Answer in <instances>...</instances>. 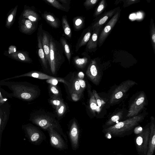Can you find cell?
<instances>
[{
	"mask_svg": "<svg viewBox=\"0 0 155 155\" xmlns=\"http://www.w3.org/2000/svg\"><path fill=\"white\" fill-rule=\"evenodd\" d=\"M58 1L60 2H61L63 4V5L64 6V4L66 5V4H69V1L66 0H59Z\"/></svg>",
	"mask_w": 155,
	"mask_h": 155,
	"instance_id": "46",
	"label": "cell"
},
{
	"mask_svg": "<svg viewBox=\"0 0 155 155\" xmlns=\"http://www.w3.org/2000/svg\"><path fill=\"white\" fill-rule=\"evenodd\" d=\"M92 93L94 96L98 107L101 109L104 104L103 101L95 90H93Z\"/></svg>",
	"mask_w": 155,
	"mask_h": 155,
	"instance_id": "34",
	"label": "cell"
},
{
	"mask_svg": "<svg viewBox=\"0 0 155 155\" xmlns=\"http://www.w3.org/2000/svg\"><path fill=\"white\" fill-rule=\"evenodd\" d=\"M24 76L30 77L42 80H48L54 78H55V77L49 76L39 71H33L29 72L22 75H20L18 76H16L15 77L10 78H14Z\"/></svg>",
	"mask_w": 155,
	"mask_h": 155,
	"instance_id": "19",
	"label": "cell"
},
{
	"mask_svg": "<svg viewBox=\"0 0 155 155\" xmlns=\"http://www.w3.org/2000/svg\"><path fill=\"white\" fill-rule=\"evenodd\" d=\"M3 104L0 105V149L1 147L2 134L6 124L8 118V114L9 110H5L2 107Z\"/></svg>",
	"mask_w": 155,
	"mask_h": 155,
	"instance_id": "16",
	"label": "cell"
},
{
	"mask_svg": "<svg viewBox=\"0 0 155 155\" xmlns=\"http://www.w3.org/2000/svg\"><path fill=\"white\" fill-rule=\"evenodd\" d=\"M145 104V95L142 92L137 96L130 105L127 117H131L137 115Z\"/></svg>",
	"mask_w": 155,
	"mask_h": 155,
	"instance_id": "9",
	"label": "cell"
},
{
	"mask_svg": "<svg viewBox=\"0 0 155 155\" xmlns=\"http://www.w3.org/2000/svg\"><path fill=\"white\" fill-rule=\"evenodd\" d=\"M89 106L91 112L94 114H95L96 111L98 112L101 110L97 105L96 101L92 93L91 94L89 100Z\"/></svg>",
	"mask_w": 155,
	"mask_h": 155,
	"instance_id": "26",
	"label": "cell"
},
{
	"mask_svg": "<svg viewBox=\"0 0 155 155\" xmlns=\"http://www.w3.org/2000/svg\"><path fill=\"white\" fill-rule=\"evenodd\" d=\"M74 63L76 66L79 68H84L87 64L88 61L87 58L84 57L80 58L78 56L74 58Z\"/></svg>",
	"mask_w": 155,
	"mask_h": 155,
	"instance_id": "27",
	"label": "cell"
},
{
	"mask_svg": "<svg viewBox=\"0 0 155 155\" xmlns=\"http://www.w3.org/2000/svg\"><path fill=\"white\" fill-rule=\"evenodd\" d=\"M101 28V27H99L93 30L92 34L87 45L88 49H94L97 47L98 37Z\"/></svg>",
	"mask_w": 155,
	"mask_h": 155,
	"instance_id": "17",
	"label": "cell"
},
{
	"mask_svg": "<svg viewBox=\"0 0 155 155\" xmlns=\"http://www.w3.org/2000/svg\"><path fill=\"white\" fill-rule=\"evenodd\" d=\"M105 7V1L102 0L100 2L97 8L95 10L94 14L95 16H97L100 15L104 10Z\"/></svg>",
	"mask_w": 155,
	"mask_h": 155,
	"instance_id": "32",
	"label": "cell"
},
{
	"mask_svg": "<svg viewBox=\"0 0 155 155\" xmlns=\"http://www.w3.org/2000/svg\"><path fill=\"white\" fill-rule=\"evenodd\" d=\"M25 25L26 28L27 29V30H31L34 28L31 21L29 20H26L25 21Z\"/></svg>",
	"mask_w": 155,
	"mask_h": 155,
	"instance_id": "39",
	"label": "cell"
},
{
	"mask_svg": "<svg viewBox=\"0 0 155 155\" xmlns=\"http://www.w3.org/2000/svg\"><path fill=\"white\" fill-rule=\"evenodd\" d=\"M47 131L49 134L50 143L51 146L59 150L67 149V143L58 132L52 128L49 129Z\"/></svg>",
	"mask_w": 155,
	"mask_h": 155,
	"instance_id": "8",
	"label": "cell"
},
{
	"mask_svg": "<svg viewBox=\"0 0 155 155\" xmlns=\"http://www.w3.org/2000/svg\"><path fill=\"white\" fill-rule=\"evenodd\" d=\"M116 155H123V154H117Z\"/></svg>",
	"mask_w": 155,
	"mask_h": 155,
	"instance_id": "48",
	"label": "cell"
},
{
	"mask_svg": "<svg viewBox=\"0 0 155 155\" xmlns=\"http://www.w3.org/2000/svg\"><path fill=\"white\" fill-rule=\"evenodd\" d=\"M18 58L22 61H24L25 60V57L24 55L21 53H19L18 54Z\"/></svg>",
	"mask_w": 155,
	"mask_h": 155,
	"instance_id": "45",
	"label": "cell"
},
{
	"mask_svg": "<svg viewBox=\"0 0 155 155\" xmlns=\"http://www.w3.org/2000/svg\"><path fill=\"white\" fill-rule=\"evenodd\" d=\"M28 18L29 20L32 22H36L38 19V15L35 12L33 11L29 12L28 13Z\"/></svg>",
	"mask_w": 155,
	"mask_h": 155,
	"instance_id": "36",
	"label": "cell"
},
{
	"mask_svg": "<svg viewBox=\"0 0 155 155\" xmlns=\"http://www.w3.org/2000/svg\"><path fill=\"white\" fill-rule=\"evenodd\" d=\"M71 93V97L72 100L75 101H76L79 100L81 95L78 94L74 93Z\"/></svg>",
	"mask_w": 155,
	"mask_h": 155,
	"instance_id": "42",
	"label": "cell"
},
{
	"mask_svg": "<svg viewBox=\"0 0 155 155\" xmlns=\"http://www.w3.org/2000/svg\"><path fill=\"white\" fill-rule=\"evenodd\" d=\"M60 41L63 49L64 52L70 63L71 56L70 46L66 39L64 37H61L60 38Z\"/></svg>",
	"mask_w": 155,
	"mask_h": 155,
	"instance_id": "22",
	"label": "cell"
},
{
	"mask_svg": "<svg viewBox=\"0 0 155 155\" xmlns=\"http://www.w3.org/2000/svg\"><path fill=\"white\" fill-rule=\"evenodd\" d=\"M42 34L40 32L38 38V55L43 65L46 69L48 68V62L46 59L45 53L43 48L42 40Z\"/></svg>",
	"mask_w": 155,
	"mask_h": 155,
	"instance_id": "18",
	"label": "cell"
},
{
	"mask_svg": "<svg viewBox=\"0 0 155 155\" xmlns=\"http://www.w3.org/2000/svg\"><path fill=\"white\" fill-rule=\"evenodd\" d=\"M123 111H120L112 116L105 123L104 128H106L115 124L116 122L122 117Z\"/></svg>",
	"mask_w": 155,
	"mask_h": 155,
	"instance_id": "21",
	"label": "cell"
},
{
	"mask_svg": "<svg viewBox=\"0 0 155 155\" xmlns=\"http://www.w3.org/2000/svg\"><path fill=\"white\" fill-rule=\"evenodd\" d=\"M117 11V8H115L106 12L102 15L92 24V28L93 30L99 27H101L102 26L108 19L111 18Z\"/></svg>",
	"mask_w": 155,
	"mask_h": 155,
	"instance_id": "14",
	"label": "cell"
},
{
	"mask_svg": "<svg viewBox=\"0 0 155 155\" xmlns=\"http://www.w3.org/2000/svg\"><path fill=\"white\" fill-rule=\"evenodd\" d=\"M43 16L47 22L53 27L57 28L59 27L60 22L53 15L49 13H45L43 14Z\"/></svg>",
	"mask_w": 155,
	"mask_h": 155,
	"instance_id": "20",
	"label": "cell"
},
{
	"mask_svg": "<svg viewBox=\"0 0 155 155\" xmlns=\"http://www.w3.org/2000/svg\"><path fill=\"white\" fill-rule=\"evenodd\" d=\"M98 1V0H87L85 1L84 5L86 8L92 7Z\"/></svg>",
	"mask_w": 155,
	"mask_h": 155,
	"instance_id": "38",
	"label": "cell"
},
{
	"mask_svg": "<svg viewBox=\"0 0 155 155\" xmlns=\"http://www.w3.org/2000/svg\"><path fill=\"white\" fill-rule=\"evenodd\" d=\"M22 128L25 137L31 144L39 145L46 139L44 133L39 128L30 124L22 125Z\"/></svg>",
	"mask_w": 155,
	"mask_h": 155,
	"instance_id": "4",
	"label": "cell"
},
{
	"mask_svg": "<svg viewBox=\"0 0 155 155\" xmlns=\"http://www.w3.org/2000/svg\"><path fill=\"white\" fill-rule=\"evenodd\" d=\"M61 22L65 34L68 37L71 38L72 35L71 31L66 16H63Z\"/></svg>",
	"mask_w": 155,
	"mask_h": 155,
	"instance_id": "24",
	"label": "cell"
},
{
	"mask_svg": "<svg viewBox=\"0 0 155 155\" xmlns=\"http://www.w3.org/2000/svg\"><path fill=\"white\" fill-rule=\"evenodd\" d=\"M31 121L42 129L47 130L52 128L58 132L67 143L66 135L64 133L59 122L54 118L46 115H38L34 116Z\"/></svg>",
	"mask_w": 155,
	"mask_h": 155,
	"instance_id": "3",
	"label": "cell"
},
{
	"mask_svg": "<svg viewBox=\"0 0 155 155\" xmlns=\"http://www.w3.org/2000/svg\"><path fill=\"white\" fill-rule=\"evenodd\" d=\"M46 82L50 84L55 86H57L58 82L63 83L68 86V82L63 78L57 77H55L54 78L51 79H48L46 81Z\"/></svg>",
	"mask_w": 155,
	"mask_h": 155,
	"instance_id": "31",
	"label": "cell"
},
{
	"mask_svg": "<svg viewBox=\"0 0 155 155\" xmlns=\"http://www.w3.org/2000/svg\"><path fill=\"white\" fill-rule=\"evenodd\" d=\"M80 131L76 121L74 120L69 129L68 136L72 149L73 150H77L79 147Z\"/></svg>",
	"mask_w": 155,
	"mask_h": 155,
	"instance_id": "11",
	"label": "cell"
},
{
	"mask_svg": "<svg viewBox=\"0 0 155 155\" xmlns=\"http://www.w3.org/2000/svg\"><path fill=\"white\" fill-rule=\"evenodd\" d=\"M86 74L94 84L96 85L99 84L101 80V74L95 60L91 61L87 70Z\"/></svg>",
	"mask_w": 155,
	"mask_h": 155,
	"instance_id": "12",
	"label": "cell"
},
{
	"mask_svg": "<svg viewBox=\"0 0 155 155\" xmlns=\"http://www.w3.org/2000/svg\"><path fill=\"white\" fill-rule=\"evenodd\" d=\"M150 133V127H148L143 129L135 137L136 148L139 155H147Z\"/></svg>",
	"mask_w": 155,
	"mask_h": 155,
	"instance_id": "6",
	"label": "cell"
},
{
	"mask_svg": "<svg viewBox=\"0 0 155 155\" xmlns=\"http://www.w3.org/2000/svg\"><path fill=\"white\" fill-rule=\"evenodd\" d=\"M3 98L2 95L0 91V105L3 104V103L5 102V101L7 100L6 99Z\"/></svg>",
	"mask_w": 155,
	"mask_h": 155,
	"instance_id": "43",
	"label": "cell"
},
{
	"mask_svg": "<svg viewBox=\"0 0 155 155\" xmlns=\"http://www.w3.org/2000/svg\"><path fill=\"white\" fill-rule=\"evenodd\" d=\"M144 117L143 115H140L130 117L125 120L103 129L102 132L112 137H124L131 134L134 128L144 119Z\"/></svg>",
	"mask_w": 155,
	"mask_h": 155,
	"instance_id": "1",
	"label": "cell"
},
{
	"mask_svg": "<svg viewBox=\"0 0 155 155\" xmlns=\"http://www.w3.org/2000/svg\"><path fill=\"white\" fill-rule=\"evenodd\" d=\"M66 110V106L64 102L56 108V111L59 117H61L64 114Z\"/></svg>",
	"mask_w": 155,
	"mask_h": 155,
	"instance_id": "33",
	"label": "cell"
},
{
	"mask_svg": "<svg viewBox=\"0 0 155 155\" xmlns=\"http://www.w3.org/2000/svg\"><path fill=\"white\" fill-rule=\"evenodd\" d=\"M13 15L12 14L10 15L8 18V21L9 22H11L13 20Z\"/></svg>",
	"mask_w": 155,
	"mask_h": 155,
	"instance_id": "47",
	"label": "cell"
},
{
	"mask_svg": "<svg viewBox=\"0 0 155 155\" xmlns=\"http://www.w3.org/2000/svg\"><path fill=\"white\" fill-rule=\"evenodd\" d=\"M91 31L89 29L84 35L81 39H80L76 46V51H77L79 48L83 45H85L89 40L91 37Z\"/></svg>",
	"mask_w": 155,
	"mask_h": 155,
	"instance_id": "23",
	"label": "cell"
},
{
	"mask_svg": "<svg viewBox=\"0 0 155 155\" xmlns=\"http://www.w3.org/2000/svg\"><path fill=\"white\" fill-rule=\"evenodd\" d=\"M150 33L152 47L155 53V28L153 20L151 19L150 26Z\"/></svg>",
	"mask_w": 155,
	"mask_h": 155,
	"instance_id": "29",
	"label": "cell"
},
{
	"mask_svg": "<svg viewBox=\"0 0 155 155\" xmlns=\"http://www.w3.org/2000/svg\"><path fill=\"white\" fill-rule=\"evenodd\" d=\"M120 15V11H117L111 18L101 32L98 38L100 46L102 45L116 24Z\"/></svg>",
	"mask_w": 155,
	"mask_h": 155,
	"instance_id": "10",
	"label": "cell"
},
{
	"mask_svg": "<svg viewBox=\"0 0 155 155\" xmlns=\"http://www.w3.org/2000/svg\"><path fill=\"white\" fill-rule=\"evenodd\" d=\"M41 40L46 59L50 64V36L47 32L43 31L42 33Z\"/></svg>",
	"mask_w": 155,
	"mask_h": 155,
	"instance_id": "15",
	"label": "cell"
},
{
	"mask_svg": "<svg viewBox=\"0 0 155 155\" xmlns=\"http://www.w3.org/2000/svg\"><path fill=\"white\" fill-rule=\"evenodd\" d=\"M73 23L75 30L78 31L83 27L84 25V20L82 17H76L73 19Z\"/></svg>",
	"mask_w": 155,
	"mask_h": 155,
	"instance_id": "25",
	"label": "cell"
},
{
	"mask_svg": "<svg viewBox=\"0 0 155 155\" xmlns=\"http://www.w3.org/2000/svg\"><path fill=\"white\" fill-rule=\"evenodd\" d=\"M84 74L82 71L79 72L78 74V78L83 79L84 78Z\"/></svg>",
	"mask_w": 155,
	"mask_h": 155,
	"instance_id": "44",
	"label": "cell"
},
{
	"mask_svg": "<svg viewBox=\"0 0 155 155\" xmlns=\"http://www.w3.org/2000/svg\"><path fill=\"white\" fill-rule=\"evenodd\" d=\"M50 100L51 103L55 108L60 105L63 103V101L59 98L52 97Z\"/></svg>",
	"mask_w": 155,
	"mask_h": 155,
	"instance_id": "37",
	"label": "cell"
},
{
	"mask_svg": "<svg viewBox=\"0 0 155 155\" xmlns=\"http://www.w3.org/2000/svg\"><path fill=\"white\" fill-rule=\"evenodd\" d=\"M151 120L150 126V133L147 155H153L155 150V119L153 117H151Z\"/></svg>",
	"mask_w": 155,
	"mask_h": 155,
	"instance_id": "13",
	"label": "cell"
},
{
	"mask_svg": "<svg viewBox=\"0 0 155 155\" xmlns=\"http://www.w3.org/2000/svg\"><path fill=\"white\" fill-rule=\"evenodd\" d=\"M82 92L79 82L77 79V78L73 81L71 93H76L81 96Z\"/></svg>",
	"mask_w": 155,
	"mask_h": 155,
	"instance_id": "28",
	"label": "cell"
},
{
	"mask_svg": "<svg viewBox=\"0 0 155 155\" xmlns=\"http://www.w3.org/2000/svg\"><path fill=\"white\" fill-rule=\"evenodd\" d=\"M77 79L79 82L82 91H83L86 87V85L85 82L83 79H81L78 78Z\"/></svg>",
	"mask_w": 155,
	"mask_h": 155,
	"instance_id": "40",
	"label": "cell"
},
{
	"mask_svg": "<svg viewBox=\"0 0 155 155\" xmlns=\"http://www.w3.org/2000/svg\"><path fill=\"white\" fill-rule=\"evenodd\" d=\"M143 129L141 127L138 126L134 128L133 131L135 134L137 135L141 133Z\"/></svg>",
	"mask_w": 155,
	"mask_h": 155,
	"instance_id": "41",
	"label": "cell"
},
{
	"mask_svg": "<svg viewBox=\"0 0 155 155\" xmlns=\"http://www.w3.org/2000/svg\"><path fill=\"white\" fill-rule=\"evenodd\" d=\"M14 94L18 97L27 101H32L38 96V89L32 86L25 85L22 84L14 85Z\"/></svg>",
	"mask_w": 155,
	"mask_h": 155,
	"instance_id": "5",
	"label": "cell"
},
{
	"mask_svg": "<svg viewBox=\"0 0 155 155\" xmlns=\"http://www.w3.org/2000/svg\"><path fill=\"white\" fill-rule=\"evenodd\" d=\"M45 1L54 8L62 11L68 12L67 9L58 1L56 0H46Z\"/></svg>",
	"mask_w": 155,
	"mask_h": 155,
	"instance_id": "30",
	"label": "cell"
},
{
	"mask_svg": "<svg viewBox=\"0 0 155 155\" xmlns=\"http://www.w3.org/2000/svg\"><path fill=\"white\" fill-rule=\"evenodd\" d=\"M137 84L135 81L128 80L121 83L114 90L110 100V103L113 104L118 102L129 89Z\"/></svg>",
	"mask_w": 155,
	"mask_h": 155,
	"instance_id": "7",
	"label": "cell"
},
{
	"mask_svg": "<svg viewBox=\"0 0 155 155\" xmlns=\"http://www.w3.org/2000/svg\"><path fill=\"white\" fill-rule=\"evenodd\" d=\"M50 64L52 73L55 74L58 66L64 59V50L61 43L50 36Z\"/></svg>",
	"mask_w": 155,
	"mask_h": 155,
	"instance_id": "2",
	"label": "cell"
},
{
	"mask_svg": "<svg viewBox=\"0 0 155 155\" xmlns=\"http://www.w3.org/2000/svg\"><path fill=\"white\" fill-rule=\"evenodd\" d=\"M49 89L50 91L53 95V96L52 97L59 98V92L57 86L50 84Z\"/></svg>",
	"mask_w": 155,
	"mask_h": 155,
	"instance_id": "35",
	"label": "cell"
}]
</instances>
